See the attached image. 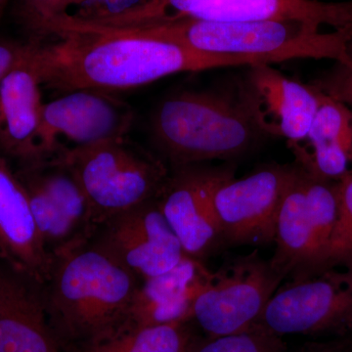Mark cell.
Wrapping results in <instances>:
<instances>
[{"mask_svg":"<svg viewBox=\"0 0 352 352\" xmlns=\"http://www.w3.org/2000/svg\"><path fill=\"white\" fill-rule=\"evenodd\" d=\"M337 221L318 272L329 268L352 270V168L337 182Z\"/></svg>","mask_w":352,"mask_h":352,"instance_id":"cb8c5ba5","label":"cell"},{"mask_svg":"<svg viewBox=\"0 0 352 352\" xmlns=\"http://www.w3.org/2000/svg\"><path fill=\"white\" fill-rule=\"evenodd\" d=\"M69 0H21V16L25 24L38 36L51 20L66 13Z\"/></svg>","mask_w":352,"mask_h":352,"instance_id":"484cf974","label":"cell"},{"mask_svg":"<svg viewBox=\"0 0 352 352\" xmlns=\"http://www.w3.org/2000/svg\"><path fill=\"white\" fill-rule=\"evenodd\" d=\"M212 273L204 261L186 256L168 272L142 280L124 323L115 333L192 322L194 302Z\"/></svg>","mask_w":352,"mask_h":352,"instance_id":"2e32d148","label":"cell"},{"mask_svg":"<svg viewBox=\"0 0 352 352\" xmlns=\"http://www.w3.org/2000/svg\"><path fill=\"white\" fill-rule=\"evenodd\" d=\"M59 157L82 187L97 228L157 199L170 175L162 157L138 147L126 136L75 148Z\"/></svg>","mask_w":352,"mask_h":352,"instance_id":"5b68a950","label":"cell"},{"mask_svg":"<svg viewBox=\"0 0 352 352\" xmlns=\"http://www.w3.org/2000/svg\"><path fill=\"white\" fill-rule=\"evenodd\" d=\"M284 278L258 252L227 259L197 296L192 322L206 337L245 332L258 326Z\"/></svg>","mask_w":352,"mask_h":352,"instance_id":"52a82bcc","label":"cell"},{"mask_svg":"<svg viewBox=\"0 0 352 352\" xmlns=\"http://www.w3.org/2000/svg\"><path fill=\"white\" fill-rule=\"evenodd\" d=\"M141 281L90 242L54 258L43 295L62 346L73 351L115 333L124 323Z\"/></svg>","mask_w":352,"mask_h":352,"instance_id":"7a4b0ae2","label":"cell"},{"mask_svg":"<svg viewBox=\"0 0 352 352\" xmlns=\"http://www.w3.org/2000/svg\"><path fill=\"white\" fill-rule=\"evenodd\" d=\"M0 254L7 265L45 286L54 258L46 250L24 184L0 155Z\"/></svg>","mask_w":352,"mask_h":352,"instance_id":"5bb4252c","label":"cell"},{"mask_svg":"<svg viewBox=\"0 0 352 352\" xmlns=\"http://www.w3.org/2000/svg\"><path fill=\"white\" fill-rule=\"evenodd\" d=\"M295 171V163L265 164L220 185L214 207L226 248L274 243L278 214Z\"/></svg>","mask_w":352,"mask_h":352,"instance_id":"30bf717a","label":"cell"},{"mask_svg":"<svg viewBox=\"0 0 352 352\" xmlns=\"http://www.w3.org/2000/svg\"><path fill=\"white\" fill-rule=\"evenodd\" d=\"M349 55H351V59H352V39H351V43H349Z\"/></svg>","mask_w":352,"mask_h":352,"instance_id":"f546056e","label":"cell"},{"mask_svg":"<svg viewBox=\"0 0 352 352\" xmlns=\"http://www.w3.org/2000/svg\"><path fill=\"white\" fill-rule=\"evenodd\" d=\"M0 352H62L43 287L6 263L0 265Z\"/></svg>","mask_w":352,"mask_h":352,"instance_id":"9a60e30c","label":"cell"},{"mask_svg":"<svg viewBox=\"0 0 352 352\" xmlns=\"http://www.w3.org/2000/svg\"><path fill=\"white\" fill-rule=\"evenodd\" d=\"M303 21L214 22L180 18L159 24L122 28L215 54L258 58L268 64L292 59H330L352 67V25L325 32Z\"/></svg>","mask_w":352,"mask_h":352,"instance_id":"277c9868","label":"cell"},{"mask_svg":"<svg viewBox=\"0 0 352 352\" xmlns=\"http://www.w3.org/2000/svg\"><path fill=\"white\" fill-rule=\"evenodd\" d=\"M157 151L173 168L247 154L265 135L241 92L232 85L170 95L150 119Z\"/></svg>","mask_w":352,"mask_h":352,"instance_id":"3957f363","label":"cell"},{"mask_svg":"<svg viewBox=\"0 0 352 352\" xmlns=\"http://www.w3.org/2000/svg\"><path fill=\"white\" fill-rule=\"evenodd\" d=\"M188 352H288L282 337L261 327L219 337H197Z\"/></svg>","mask_w":352,"mask_h":352,"instance_id":"d4e9b609","label":"cell"},{"mask_svg":"<svg viewBox=\"0 0 352 352\" xmlns=\"http://www.w3.org/2000/svg\"><path fill=\"white\" fill-rule=\"evenodd\" d=\"M25 168L65 215L91 240L97 230L94 212L82 187L64 160L57 156Z\"/></svg>","mask_w":352,"mask_h":352,"instance_id":"ffe728a7","label":"cell"},{"mask_svg":"<svg viewBox=\"0 0 352 352\" xmlns=\"http://www.w3.org/2000/svg\"><path fill=\"white\" fill-rule=\"evenodd\" d=\"M27 45L0 43V80L25 59Z\"/></svg>","mask_w":352,"mask_h":352,"instance_id":"83f0119b","label":"cell"},{"mask_svg":"<svg viewBox=\"0 0 352 352\" xmlns=\"http://www.w3.org/2000/svg\"><path fill=\"white\" fill-rule=\"evenodd\" d=\"M206 0H145L119 13L100 17L82 18L73 16L83 24L95 27L133 28L159 24L186 17Z\"/></svg>","mask_w":352,"mask_h":352,"instance_id":"603a6c76","label":"cell"},{"mask_svg":"<svg viewBox=\"0 0 352 352\" xmlns=\"http://www.w3.org/2000/svg\"><path fill=\"white\" fill-rule=\"evenodd\" d=\"M56 41L27 45L41 85L58 91L124 90L183 72L266 63L258 58L201 52L131 29L83 24L62 14L44 28Z\"/></svg>","mask_w":352,"mask_h":352,"instance_id":"6da1fadb","label":"cell"},{"mask_svg":"<svg viewBox=\"0 0 352 352\" xmlns=\"http://www.w3.org/2000/svg\"><path fill=\"white\" fill-rule=\"evenodd\" d=\"M235 176L232 166L173 168L157 203L183 251L204 261L226 249L214 207L217 188Z\"/></svg>","mask_w":352,"mask_h":352,"instance_id":"9c48e42d","label":"cell"},{"mask_svg":"<svg viewBox=\"0 0 352 352\" xmlns=\"http://www.w3.org/2000/svg\"><path fill=\"white\" fill-rule=\"evenodd\" d=\"M41 83L25 59L0 80V147L25 166L38 162Z\"/></svg>","mask_w":352,"mask_h":352,"instance_id":"e0dca14e","label":"cell"},{"mask_svg":"<svg viewBox=\"0 0 352 352\" xmlns=\"http://www.w3.org/2000/svg\"><path fill=\"white\" fill-rule=\"evenodd\" d=\"M17 175L27 191L43 244L53 258L89 242V238L65 215L27 168Z\"/></svg>","mask_w":352,"mask_h":352,"instance_id":"7402d4cb","label":"cell"},{"mask_svg":"<svg viewBox=\"0 0 352 352\" xmlns=\"http://www.w3.org/2000/svg\"><path fill=\"white\" fill-rule=\"evenodd\" d=\"M133 120L131 106L105 91L67 92L43 104L38 138V162L75 148L124 138Z\"/></svg>","mask_w":352,"mask_h":352,"instance_id":"8fae6325","label":"cell"},{"mask_svg":"<svg viewBox=\"0 0 352 352\" xmlns=\"http://www.w3.org/2000/svg\"><path fill=\"white\" fill-rule=\"evenodd\" d=\"M184 18L214 22L303 21L339 30L352 25V0H206Z\"/></svg>","mask_w":352,"mask_h":352,"instance_id":"ac0fdd59","label":"cell"},{"mask_svg":"<svg viewBox=\"0 0 352 352\" xmlns=\"http://www.w3.org/2000/svg\"><path fill=\"white\" fill-rule=\"evenodd\" d=\"M311 85L344 103L352 115V67L336 63Z\"/></svg>","mask_w":352,"mask_h":352,"instance_id":"4316f807","label":"cell"},{"mask_svg":"<svg viewBox=\"0 0 352 352\" xmlns=\"http://www.w3.org/2000/svg\"><path fill=\"white\" fill-rule=\"evenodd\" d=\"M295 164L278 214L276 249L270 258L288 281L318 272L338 217V182Z\"/></svg>","mask_w":352,"mask_h":352,"instance_id":"8992f818","label":"cell"},{"mask_svg":"<svg viewBox=\"0 0 352 352\" xmlns=\"http://www.w3.org/2000/svg\"><path fill=\"white\" fill-rule=\"evenodd\" d=\"M338 351L339 352H352V337L344 338V339L338 340Z\"/></svg>","mask_w":352,"mask_h":352,"instance_id":"f1b7e54d","label":"cell"},{"mask_svg":"<svg viewBox=\"0 0 352 352\" xmlns=\"http://www.w3.org/2000/svg\"><path fill=\"white\" fill-rule=\"evenodd\" d=\"M310 352H314V351H310ZM317 352H329V351H328L327 346H326L325 347V351H317Z\"/></svg>","mask_w":352,"mask_h":352,"instance_id":"1f68e13d","label":"cell"},{"mask_svg":"<svg viewBox=\"0 0 352 352\" xmlns=\"http://www.w3.org/2000/svg\"><path fill=\"white\" fill-rule=\"evenodd\" d=\"M89 242L141 280L164 274L186 258L157 198L104 222Z\"/></svg>","mask_w":352,"mask_h":352,"instance_id":"7c38bea8","label":"cell"},{"mask_svg":"<svg viewBox=\"0 0 352 352\" xmlns=\"http://www.w3.org/2000/svg\"><path fill=\"white\" fill-rule=\"evenodd\" d=\"M352 336V335H351Z\"/></svg>","mask_w":352,"mask_h":352,"instance_id":"d6a6232c","label":"cell"},{"mask_svg":"<svg viewBox=\"0 0 352 352\" xmlns=\"http://www.w3.org/2000/svg\"><path fill=\"white\" fill-rule=\"evenodd\" d=\"M192 322L122 331L88 342L73 352H188L198 336Z\"/></svg>","mask_w":352,"mask_h":352,"instance_id":"44dd1931","label":"cell"},{"mask_svg":"<svg viewBox=\"0 0 352 352\" xmlns=\"http://www.w3.org/2000/svg\"><path fill=\"white\" fill-rule=\"evenodd\" d=\"M256 327L279 337H349L352 270L329 268L302 279L289 280L275 292Z\"/></svg>","mask_w":352,"mask_h":352,"instance_id":"ba28073f","label":"cell"},{"mask_svg":"<svg viewBox=\"0 0 352 352\" xmlns=\"http://www.w3.org/2000/svg\"><path fill=\"white\" fill-rule=\"evenodd\" d=\"M4 2H6V0H0V9H1L2 6H3Z\"/></svg>","mask_w":352,"mask_h":352,"instance_id":"4dcf8cb0","label":"cell"},{"mask_svg":"<svg viewBox=\"0 0 352 352\" xmlns=\"http://www.w3.org/2000/svg\"><path fill=\"white\" fill-rule=\"evenodd\" d=\"M303 142L309 149L300 145L289 147L296 163L322 177L339 182L352 168V115L349 109L321 91L320 104Z\"/></svg>","mask_w":352,"mask_h":352,"instance_id":"d6986e66","label":"cell"},{"mask_svg":"<svg viewBox=\"0 0 352 352\" xmlns=\"http://www.w3.org/2000/svg\"><path fill=\"white\" fill-rule=\"evenodd\" d=\"M239 83L264 135L286 138L289 147L303 143L320 104L318 88L293 80L267 63L249 66Z\"/></svg>","mask_w":352,"mask_h":352,"instance_id":"4fadbf2b","label":"cell"}]
</instances>
